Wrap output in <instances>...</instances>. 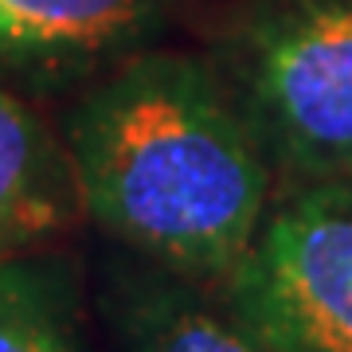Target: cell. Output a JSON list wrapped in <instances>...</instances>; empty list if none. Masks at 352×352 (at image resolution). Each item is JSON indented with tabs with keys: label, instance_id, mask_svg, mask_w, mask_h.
Masks as SVG:
<instances>
[{
	"label": "cell",
	"instance_id": "obj_3",
	"mask_svg": "<svg viewBox=\"0 0 352 352\" xmlns=\"http://www.w3.org/2000/svg\"><path fill=\"white\" fill-rule=\"evenodd\" d=\"M215 289L266 352H352V180L270 204Z\"/></svg>",
	"mask_w": 352,
	"mask_h": 352
},
{
	"label": "cell",
	"instance_id": "obj_2",
	"mask_svg": "<svg viewBox=\"0 0 352 352\" xmlns=\"http://www.w3.org/2000/svg\"><path fill=\"white\" fill-rule=\"evenodd\" d=\"M212 63L278 176L352 180V0H251Z\"/></svg>",
	"mask_w": 352,
	"mask_h": 352
},
{
	"label": "cell",
	"instance_id": "obj_1",
	"mask_svg": "<svg viewBox=\"0 0 352 352\" xmlns=\"http://www.w3.org/2000/svg\"><path fill=\"white\" fill-rule=\"evenodd\" d=\"M78 208L196 286H219L270 208L274 168L212 59L149 51L78 102L63 129Z\"/></svg>",
	"mask_w": 352,
	"mask_h": 352
},
{
	"label": "cell",
	"instance_id": "obj_5",
	"mask_svg": "<svg viewBox=\"0 0 352 352\" xmlns=\"http://www.w3.org/2000/svg\"><path fill=\"white\" fill-rule=\"evenodd\" d=\"M110 317L126 352H266L196 282L149 263L110 282Z\"/></svg>",
	"mask_w": 352,
	"mask_h": 352
},
{
	"label": "cell",
	"instance_id": "obj_6",
	"mask_svg": "<svg viewBox=\"0 0 352 352\" xmlns=\"http://www.w3.org/2000/svg\"><path fill=\"white\" fill-rule=\"evenodd\" d=\"M78 208L67 149L0 90V258L28 254Z\"/></svg>",
	"mask_w": 352,
	"mask_h": 352
},
{
	"label": "cell",
	"instance_id": "obj_7",
	"mask_svg": "<svg viewBox=\"0 0 352 352\" xmlns=\"http://www.w3.org/2000/svg\"><path fill=\"white\" fill-rule=\"evenodd\" d=\"M0 352H87L75 289L59 263L0 258Z\"/></svg>",
	"mask_w": 352,
	"mask_h": 352
},
{
	"label": "cell",
	"instance_id": "obj_4",
	"mask_svg": "<svg viewBox=\"0 0 352 352\" xmlns=\"http://www.w3.org/2000/svg\"><path fill=\"white\" fill-rule=\"evenodd\" d=\"M173 0H0V63L71 71L141 47Z\"/></svg>",
	"mask_w": 352,
	"mask_h": 352
}]
</instances>
